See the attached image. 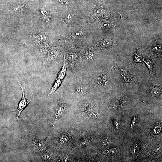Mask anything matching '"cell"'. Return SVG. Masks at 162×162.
I'll use <instances>...</instances> for the list:
<instances>
[{
  "label": "cell",
  "instance_id": "cell-1",
  "mask_svg": "<svg viewBox=\"0 0 162 162\" xmlns=\"http://www.w3.org/2000/svg\"><path fill=\"white\" fill-rule=\"evenodd\" d=\"M112 71L110 67L98 64L90 70L84 73L89 81L90 93L110 88L112 83Z\"/></svg>",
  "mask_w": 162,
  "mask_h": 162
},
{
  "label": "cell",
  "instance_id": "cell-2",
  "mask_svg": "<svg viewBox=\"0 0 162 162\" xmlns=\"http://www.w3.org/2000/svg\"><path fill=\"white\" fill-rule=\"evenodd\" d=\"M62 83L64 92L82 97L91 92L89 80L83 72L73 73L68 71Z\"/></svg>",
  "mask_w": 162,
  "mask_h": 162
},
{
  "label": "cell",
  "instance_id": "cell-3",
  "mask_svg": "<svg viewBox=\"0 0 162 162\" xmlns=\"http://www.w3.org/2000/svg\"><path fill=\"white\" fill-rule=\"evenodd\" d=\"M63 62L62 65L57 74L55 81L52 87L48 94V95H50L60 87L65 78L68 66L65 58Z\"/></svg>",
  "mask_w": 162,
  "mask_h": 162
},
{
  "label": "cell",
  "instance_id": "cell-4",
  "mask_svg": "<svg viewBox=\"0 0 162 162\" xmlns=\"http://www.w3.org/2000/svg\"><path fill=\"white\" fill-rule=\"evenodd\" d=\"M18 83L22 89V96L21 100L19 103L17 109L16 110L17 121H18L22 111L26 107L28 104L31 101V100H28L26 99L25 97V87H23L18 82Z\"/></svg>",
  "mask_w": 162,
  "mask_h": 162
},
{
  "label": "cell",
  "instance_id": "cell-5",
  "mask_svg": "<svg viewBox=\"0 0 162 162\" xmlns=\"http://www.w3.org/2000/svg\"><path fill=\"white\" fill-rule=\"evenodd\" d=\"M121 70L120 78L124 84L129 86L132 87L134 86L136 82L133 75L130 74V72H126V70H123L122 69Z\"/></svg>",
  "mask_w": 162,
  "mask_h": 162
},
{
  "label": "cell",
  "instance_id": "cell-6",
  "mask_svg": "<svg viewBox=\"0 0 162 162\" xmlns=\"http://www.w3.org/2000/svg\"><path fill=\"white\" fill-rule=\"evenodd\" d=\"M66 104L64 100H61L59 101L55 111L54 119L53 125H55L57 121L64 113L66 109Z\"/></svg>",
  "mask_w": 162,
  "mask_h": 162
},
{
  "label": "cell",
  "instance_id": "cell-7",
  "mask_svg": "<svg viewBox=\"0 0 162 162\" xmlns=\"http://www.w3.org/2000/svg\"><path fill=\"white\" fill-rule=\"evenodd\" d=\"M30 137L32 143L40 153L48 150L45 144L38 139L36 135L31 136Z\"/></svg>",
  "mask_w": 162,
  "mask_h": 162
},
{
  "label": "cell",
  "instance_id": "cell-8",
  "mask_svg": "<svg viewBox=\"0 0 162 162\" xmlns=\"http://www.w3.org/2000/svg\"><path fill=\"white\" fill-rule=\"evenodd\" d=\"M58 56V53L56 50H51L49 51L47 59V61L49 63V65H52V63L55 61Z\"/></svg>",
  "mask_w": 162,
  "mask_h": 162
},
{
  "label": "cell",
  "instance_id": "cell-9",
  "mask_svg": "<svg viewBox=\"0 0 162 162\" xmlns=\"http://www.w3.org/2000/svg\"><path fill=\"white\" fill-rule=\"evenodd\" d=\"M146 63L149 69L151 78L154 79L155 77L156 71L154 64L150 61H146Z\"/></svg>",
  "mask_w": 162,
  "mask_h": 162
},
{
  "label": "cell",
  "instance_id": "cell-10",
  "mask_svg": "<svg viewBox=\"0 0 162 162\" xmlns=\"http://www.w3.org/2000/svg\"><path fill=\"white\" fill-rule=\"evenodd\" d=\"M43 158L46 161H50L52 159V153L48 150L40 153Z\"/></svg>",
  "mask_w": 162,
  "mask_h": 162
},
{
  "label": "cell",
  "instance_id": "cell-11",
  "mask_svg": "<svg viewBox=\"0 0 162 162\" xmlns=\"http://www.w3.org/2000/svg\"><path fill=\"white\" fill-rule=\"evenodd\" d=\"M152 89L151 92L153 96H158L161 92V87L158 86V85L157 86H154L152 87Z\"/></svg>",
  "mask_w": 162,
  "mask_h": 162
},
{
  "label": "cell",
  "instance_id": "cell-12",
  "mask_svg": "<svg viewBox=\"0 0 162 162\" xmlns=\"http://www.w3.org/2000/svg\"><path fill=\"white\" fill-rule=\"evenodd\" d=\"M100 46L103 48H108L112 45L110 40L106 39L102 40L100 43Z\"/></svg>",
  "mask_w": 162,
  "mask_h": 162
},
{
  "label": "cell",
  "instance_id": "cell-13",
  "mask_svg": "<svg viewBox=\"0 0 162 162\" xmlns=\"http://www.w3.org/2000/svg\"><path fill=\"white\" fill-rule=\"evenodd\" d=\"M69 140V139L68 136H62L60 139V140L62 141V142L64 143L66 142Z\"/></svg>",
  "mask_w": 162,
  "mask_h": 162
}]
</instances>
